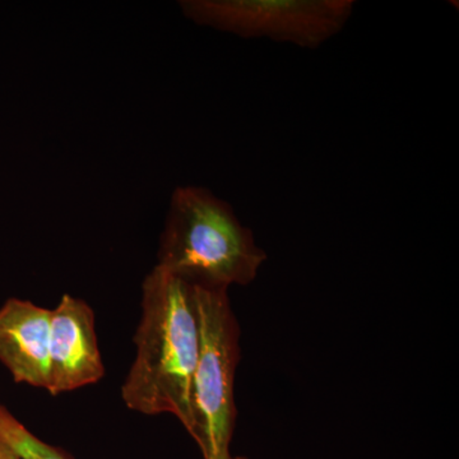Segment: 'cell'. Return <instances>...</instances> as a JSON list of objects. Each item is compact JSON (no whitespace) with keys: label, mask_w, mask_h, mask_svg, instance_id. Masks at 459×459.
<instances>
[{"label":"cell","mask_w":459,"mask_h":459,"mask_svg":"<svg viewBox=\"0 0 459 459\" xmlns=\"http://www.w3.org/2000/svg\"><path fill=\"white\" fill-rule=\"evenodd\" d=\"M122 397L143 415L170 413L193 428L192 382L199 355L195 286L155 267L142 285V318Z\"/></svg>","instance_id":"6da1fadb"},{"label":"cell","mask_w":459,"mask_h":459,"mask_svg":"<svg viewBox=\"0 0 459 459\" xmlns=\"http://www.w3.org/2000/svg\"><path fill=\"white\" fill-rule=\"evenodd\" d=\"M157 261L156 267L189 285L229 291L252 283L267 253L231 204L210 189L188 186L172 193Z\"/></svg>","instance_id":"7a4b0ae2"},{"label":"cell","mask_w":459,"mask_h":459,"mask_svg":"<svg viewBox=\"0 0 459 459\" xmlns=\"http://www.w3.org/2000/svg\"><path fill=\"white\" fill-rule=\"evenodd\" d=\"M199 355L192 382L193 439L204 459H234L230 453L237 407L235 371L240 360V327L228 291L195 287Z\"/></svg>","instance_id":"3957f363"},{"label":"cell","mask_w":459,"mask_h":459,"mask_svg":"<svg viewBox=\"0 0 459 459\" xmlns=\"http://www.w3.org/2000/svg\"><path fill=\"white\" fill-rule=\"evenodd\" d=\"M195 25L243 39H268L316 49L338 35L355 9L353 0H181Z\"/></svg>","instance_id":"277c9868"},{"label":"cell","mask_w":459,"mask_h":459,"mask_svg":"<svg viewBox=\"0 0 459 459\" xmlns=\"http://www.w3.org/2000/svg\"><path fill=\"white\" fill-rule=\"evenodd\" d=\"M104 376L95 313L86 301L63 295L56 309L51 310L47 391L51 395L66 394L95 385Z\"/></svg>","instance_id":"5b68a950"},{"label":"cell","mask_w":459,"mask_h":459,"mask_svg":"<svg viewBox=\"0 0 459 459\" xmlns=\"http://www.w3.org/2000/svg\"><path fill=\"white\" fill-rule=\"evenodd\" d=\"M51 310L9 299L0 307V362L14 382L48 388Z\"/></svg>","instance_id":"8992f818"},{"label":"cell","mask_w":459,"mask_h":459,"mask_svg":"<svg viewBox=\"0 0 459 459\" xmlns=\"http://www.w3.org/2000/svg\"><path fill=\"white\" fill-rule=\"evenodd\" d=\"M0 439L8 444L21 459H72L62 449L42 442L3 404H0Z\"/></svg>","instance_id":"52a82bcc"},{"label":"cell","mask_w":459,"mask_h":459,"mask_svg":"<svg viewBox=\"0 0 459 459\" xmlns=\"http://www.w3.org/2000/svg\"><path fill=\"white\" fill-rule=\"evenodd\" d=\"M0 459H21L7 443L0 439Z\"/></svg>","instance_id":"ba28073f"},{"label":"cell","mask_w":459,"mask_h":459,"mask_svg":"<svg viewBox=\"0 0 459 459\" xmlns=\"http://www.w3.org/2000/svg\"><path fill=\"white\" fill-rule=\"evenodd\" d=\"M234 459H247V458H244V457H237V458H234Z\"/></svg>","instance_id":"9c48e42d"}]
</instances>
